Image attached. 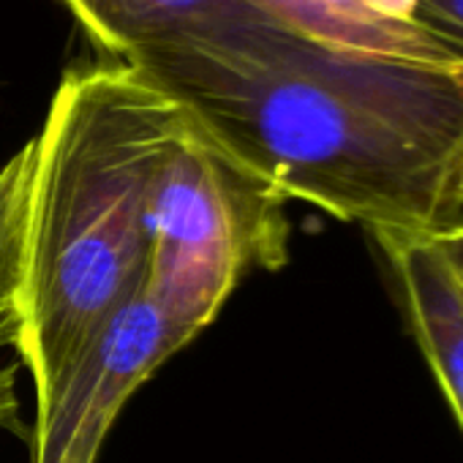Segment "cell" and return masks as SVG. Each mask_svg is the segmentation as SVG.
I'll return each mask as SVG.
<instances>
[{"instance_id": "cell-1", "label": "cell", "mask_w": 463, "mask_h": 463, "mask_svg": "<svg viewBox=\"0 0 463 463\" xmlns=\"http://www.w3.org/2000/svg\"><path fill=\"white\" fill-rule=\"evenodd\" d=\"M287 202L368 235L463 223V69L311 39L246 0L126 61Z\"/></svg>"}, {"instance_id": "cell-2", "label": "cell", "mask_w": 463, "mask_h": 463, "mask_svg": "<svg viewBox=\"0 0 463 463\" xmlns=\"http://www.w3.org/2000/svg\"><path fill=\"white\" fill-rule=\"evenodd\" d=\"M185 107L120 61L63 74L33 137L23 335L42 406L99 327L145 279L153 175Z\"/></svg>"}, {"instance_id": "cell-3", "label": "cell", "mask_w": 463, "mask_h": 463, "mask_svg": "<svg viewBox=\"0 0 463 463\" xmlns=\"http://www.w3.org/2000/svg\"><path fill=\"white\" fill-rule=\"evenodd\" d=\"M145 229L142 289L185 344L215 319L241 276L279 270L289 257L287 199L191 112L153 175Z\"/></svg>"}, {"instance_id": "cell-4", "label": "cell", "mask_w": 463, "mask_h": 463, "mask_svg": "<svg viewBox=\"0 0 463 463\" xmlns=\"http://www.w3.org/2000/svg\"><path fill=\"white\" fill-rule=\"evenodd\" d=\"M185 346L139 287L36 406V463H96L126 401Z\"/></svg>"}, {"instance_id": "cell-5", "label": "cell", "mask_w": 463, "mask_h": 463, "mask_svg": "<svg viewBox=\"0 0 463 463\" xmlns=\"http://www.w3.org/2000/svg\"><path fill=\"white\" fill-rule=\"evenodd\" d=\"M403 298L411 333L463 430V300L428 238L373 235Z\"/></svg>"}, {"instance_id": "cell-6", "label": "cell", "mask_w": 463, "mask_h": 463, "mask_svg": "<svg viewBox=\"0 0 463 463\" xmlns=\"http://www.w3.org/2000/svg\"><path fill=\"white\" fill-rule=\"evenodd\" d=\"M33 175V142L0 166V352L17 349L23 335V262ZM17 365H0V430L28 436L17 395Z\"/></svg>"}, {"instance_id": "cell-7", "label": "cell", "mask_w": 463, "mask_h": 463, "mask_svg": "<svg viewBox=\"0 0 463 463\" xmlns=\"http://www.w3.org/2000/svg\"><path fill=\"white\" fill-rule=\"evenodd\" d=\"M101 61H126L232 0H61Z\"/></svg>"}, {"instance_id": "cell-8", "label": "cell", "mask_w": 463, "mask_h": 463, "mask_svg": "<svg viewBox=\"0 0 463 463\" xmlns=\"http://www.w3.org/2000/svg\"><path fill=\"white\" fill-rule=\"evenodd\" d=\"M411 25L463 69V0H417Z\"/></svg>"}, {"instance_id": "cell-9", "label": "cell", "mask_w": 463, "mask_h": 463, "mask_svg": "<svg viewBox=\"0 0 463 463\" xmlns=\"http://www.w3.org/2000/svg\"><path fill=\"white\" fill-rule=\"evenodd\" d=\"M428 241H430L433 251L439 254L455 292L463 300V223H455V226L439 232V235H433Z\"/></svg>"}, {"instance_id": "cell-10", "label": "cell", "mask_w": 463, "mask_h": 463, "mask_svg": "<svg viewBox=\"0 0 463 463\" xmlns=\"http://www.w3.org/2000/svg\"><path fill=\"white\" fill-rule=\"evenodd\" d=\"M360 4L379 20L384 23H398V25H411L417 0H360Z\"/></svg>"}]
</instances>
